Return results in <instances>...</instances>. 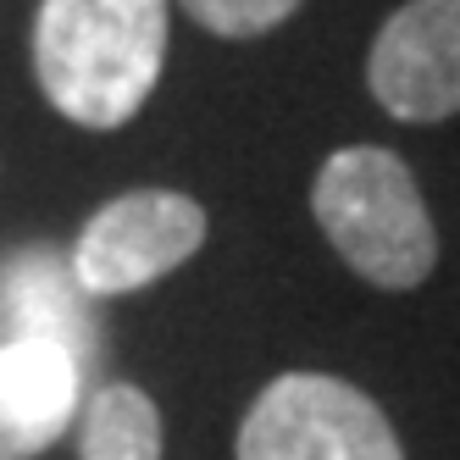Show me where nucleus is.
I'll return each instance as SVG.
<instances>
[{"label":"nucleus","mask_w":460,"mask_h":460,"mask_svg":"<svg viewBox=\"0 0 460 460\" xmlns=\"http://www.w3.org/2000/svg\"><path fill=\"white\" fill-rule=\"evenodd\" d=\"M167 61V0H45L34 17V78L78 128H122Z\"/></svg>","instance_id":"1"},{"label":"nucleus","mask_w":460,"mask_h":460,"mask_svg":"<svg viewBox=\"0 0 460 460\" xmlns=\"http://www.w3.org/2000/svg\"><path fill=\"white\" fill-rule=\"evenodd\" d=\"M311 217L333 255L372 288L405 294L433 278L438 234L411 167L383 145H344L311 183Z\"/></svg>","instance_id":"2"},{"label":"nucleus","mask_w":460,"mask_h":460,"mask_svg":"<svg viewBox=\"0 0 460 460\" xmlns=\"http://www.w3.org/2000/svg\"><path fill=\"white\" fill-rule=\"evenodd\" d=\"M239 460H405L400 433L367 388L327 372H283L239 421Z\"/></svg>","instance_id":"3"},{"label":"nucleus","mask_w":460,"mask_h":460,"mask_svg":"<svg viewBox=\"0 0 460 460\" xmlns=\"http://www.w3.org/2000/svg\"><path fill=\"white\" fill-rule=\"evenodd\" d=\"M206 244V206L178 189H128L84 222L73 278L84 294H139Z\"/></svg>","instance_id":"4"},{"label":"nucleus","mask_w":460,"mask_h":460,"mask_svg":"<svg viewBox=\"0 0 460 460\" xmlns=\"http://www.w3.org/2000/svg\"><path fill=\"white\" fill-rule=\"evenodd\" d=\"M372 101L400 122H444L460 111V0H411L372 40Z\"/></svg>","instance_id":"5"},{"label":"nucleus","mask_w":460,"mask_h":460,"mask_svg":"<svg viewBox=\"0 0 460 460\" xmlns=\"http://www.w3.org/2000/svg\"><path fill=\"white\" fill-rule=\"evenodd\" d=\"M0 344H50L78 372L101 355V322L73 278V261L28 244L0 261Z\"/></svg>","instance_id":"6"},{"label":"nucleus","mask_w":460,"mask_h":460,"mask_svg":"<svg viewBox=\"0 0 460 460\" xmlns=\"http://www.w3.org/2000/svg\"><path fill=\"white\" fill-rule=\"evenodd\" d=\"M84 372L50 344H0V460L45 455L78 416Z\"/></svg>","instance_id":"7"},{"label":"nucleus","mask_w":460,"mask_h":460,"mask_svg":"<svg viewBox=\"0 0 460 460\" xmlns=\"http://www.w3.org/2000/svg\"><path fill=\"white\" fill-rule=\"evenodd\" d=\"M78 460H161V411L145 388L106 383L78 421Z\"/></svg>","instance_id":"8"},{"label":"nucleus","mask_w":460,"mask_h":460,"mask_svg":"<svg viewBox=\"0 0 460 460\" xmlns=\"http://www.w3.org/2000/svg\"><path fill=\"white\" fill-rule=\"evenodd\" d=\"M183 12L217 40H255L300 12V0H183Z\"/></svg>","instance_id":"9"}]
</instances>
